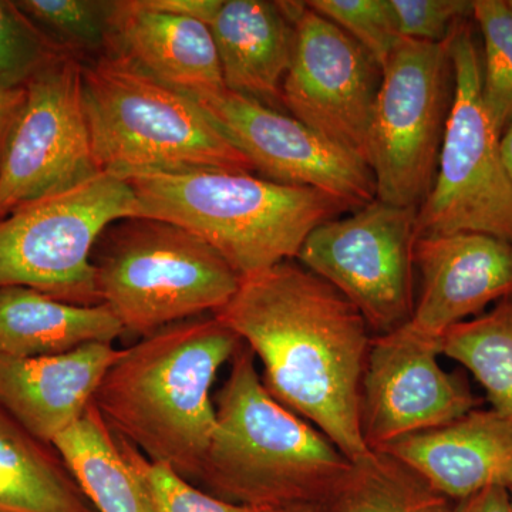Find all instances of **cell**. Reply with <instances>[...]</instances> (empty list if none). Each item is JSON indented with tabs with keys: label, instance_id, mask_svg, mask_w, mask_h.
I'll list each match as a JSON object with an SVG mask.
<instances>
[{
	"label": "cell",
	"instance_id": "6",
	"mask_svg": "<svg viewBox=\"0 0 512 512\" xmlns=\"http://www.w3.org/2000/svg\"><path fill=\"white\" fill-rule=\"evenodd\" d=\"M92 262L101 303L127 335L140 338L220 311L242 279L200 237L156 218L111 224L97 241Z\"/></svg>",
	"mask_w": 512,
	"mask_h": 512
},
{
	"label": "cell",
	"instance_id": "30",
	"mask_svg": "<svg viewBox=\"0 0 512 512\" xmlns=\"http://www.w3.org/2000/svg\"><path fill=\"white\" fill-rule=\"evenodd\" d=\"M400 35L417 42L443 43L454 30L473 18L467 0H390Z\"/></svg>",
	"mask_w": 512,
	"mask_h": 512
},
{
	"label": "cell",
	"instance_id": "36",
	"mask_svg": "<svg viewBox=\"0 0 512 512\" xmlns=\"http://www.w3.org/2000/svg\"><path fill=\"white\" fill-rule=\"evenodd\" d=\"M508 504H510V510L512 512V484L507 488Z\"/></svg>",
	"mask_w": 512,
	"mask_h": 512
},
{
	"label": "cell",
	"instance_id": "11",
	"mask_svg": "<svg viewBox=\"0 0 512 512\" xmlns=\"http://www.w3.org/2000/svg\"><path fill=\"white\" fill-rule=\"evenodd\" d=\"M83 63L66 53L25 87L0 161V220L100 174L84 110Z\"/></svg>",
	"mask_w": 512,
	"mask_h": 512
},
{
	"label": "cell",
	"instance_id": "18",
	"mask_svg": "<svg viewBox=\"0 0 512 512\" xmlns=\"http://www.w3.org/2000/svg\"><path fill=\"white\" fill-rule=\"evenodd\" d=\"M113 52L194 99L225 89L210 26L147 8L141 0H117Z\"/></svg>",
	"mask_w": 512,
	"mask_h": 512
},
{
	"label": "cell",
	"instance_id": "15",
	"mask_svg": "<svg viewBox=\"0 0 512 512\" xmlns=\"http://www.w3.org/2000/svg\"><path fill=\"white\" fill-rule=\"evenodd\" d=\"M414 262L421 288L409 323L431 338L512 295V244L504 239L474 232L420 237Z\"/></svg>",
	"mask_w": 512,
	"mask_h": 512
},
{
	"label": "cell",
	"instance_id": "33",
	"mask_svg": "<svg viewBox=\"0 0 512 512\" xmlns=\"http://www.w3.org/2000/svg\"><path fill=\"white\" fill-rule=\"evenodd\" d=\"M458 512H511L507 490L490 488L457 503Z\"/></svg>",
	"mask_w": 512,
	"mask_h": 512
},
{
	"label": "cell",
	"instance_id": "17",
	"mask_svg": "<svg viewBox=\"0 0 512 512\" xmlns=\"http://www.w3.org/2000/svg\"><path fill=\"white\" fill-rule=\"evenodd\" d=\"M120 353L113 343L99 342L62 355H0V407L36 439L53 444L82 419Z\"/></svg>",
	"mask_w": 512,
	"mask_h": 512
},
{
	"label": "cell",
	"instance_id": "29",
	"mask_svg": "<svg viewBox=\"0 0 512 512\" xmlns=\"http://www.w3.org/2000/svg\"><path fill=\"white\" fill-rule=\"evenodd\" d=\"M117 439L124 457L146 487L153 512H271L228 503L198 490L173 468L153 463L126 440Z\"/></svg>",
	"mask_w": 512,
	"mask_h": 512
},
{
	"label": "cell",
	"instance_id": "24",
	"mask_svg": "<svg viewBox=\"0 0 512 512\" xmlns=\"http://www.w3.org/2000/svg\"><path fill=\"white\" fill-rule=\"evenodd\" d=\"M440 355L466 367L491 409L512 420V295L440 338Z\"/></svg>",
	"mask_w": 512,
	"mask_h": 512
},
{
	"label": "cell",
	"instance_id": "7",
	"mask_svg": "<svg viewBox=\"0 0 512 512\" xmlns=\"http://www.w3.org/2000/svg\"><path fill=\"white\" fill-rule=\"evenodd\" d=\"M450 53L453 103L436 178L417 212V237L474 232L512 244V180L484 103L483 60L468 20L451 35Z\"/></svg>",
	"mask_w": 512,
	"mask_h": 512
},
{
	"label": "cell",
	"instance_id": "10",
	"mask_svg": "<svg viewBox=\"0 0 512 512\" xmlns=\"http://www.w3.org/2000/svg\"><path fill=\"white\" fill-rule=\"evenodd\" d=\"M417 212L376 198L313 229L296 256L338 289L376 336L402 328L413 316Z\"/></svg>",
	"mask_w": 512,
	"mask_h": 512
},
{
	"label": "cell",
	"instance_id": "25",
	"mask_svg": "<svg viewBox=\"0 0 512 512\" xmlns=\"http://www.w3.org/2000/svg\"><path fill=\"white\" fill-rule=\"evenodd\" d=\"M40 29L84 63L113 52L117 0H18Z\"/></svg>",
	"mask_w": 512,
	"mask_h": 512
},
{
	"label": "cell",
	"instance_id": "8",
	"mask_svg": "<svg viewBox=\"0 0 512 512\" xmlns=\"http://www.w3.org/2000/svg\"><path fill=\"white\" fill-rule=\"evenodd\" d=\"M137 217L130 184L100 173L0 220V288L25 286L73 305H99L92 255L103 232Z\"/></svg>",
	"mask_w": 512,
	"mask_h": 512
},
{
	"label": "cell",
	"instance_id": "9",
	"mask_svg": "<svg viewBox=\"0 0 512 512\" xmlns=\"http://www.w3.org/2000/svg\"><path fill=\"white\" fill-rule=\"evenodd\" d=\"M450 39H403L382 69L370 161L380 201L419 208L433 187L454 93Z\"/></svg>",
	"mask_w": 512,
	"mask_h": 512
},
{
	"label": "cell",
	"instance_id": "37",
	"mask_svg": "<svg viewBox=\"0 0 512 512\" xmlns=\"http://www.w3.org/2000/svg\"><path fill=\"white\" fill-rule=\"evenodd\" d=\"M508 3H510V6L512 8V0H508Z\"/></svg>",
	"mask_w": 512,
	"mask_h": 512
},
{
	"label": "cell",
	"instance_id": "12",
	"mask_svg": "<svg viewBox=\"0 0 512 512\" xmlns=\"http://www.w3.org/2000/svg\"><path fill=\"white\" fill-rule=\"evenodd\" d=\"M281 3L295 26L282 106L319 136L369 165L382 69L345 30L306 2Z\"/></svg>",
	"mask_w": 512,
	"mask_h": 512
},
{
	"label": "cell",
	"instance_id": "34",
	"mask_svg": "<svg viewBox=\"0 0 512 512\" xmlns=\"http://www.w3.org/2000/svg\"><path fill=\"white\" fill-rule=\"evenodd\" d=\"M501 151H503L505 167L512 180V124L501 136Z\"/></svg>",
	"mask_w": 512,
	"mask_h": 512
},
{
	"label": "cell",
	"instance_id": "2",
	"mask_svg": "<svg viewBox=\"0 0 512 512\" xmlns=\"http://www.w3.org/2000/svg\"><path fill=\"white\" fill-rule=\"evenodd\" d=\"M241 343L214 313L165 326L121 349L94 407L148 460L197 481L215 429L211 387Z\"/></svg>",
	"mask_w": 512,
	"mask_h": 512
},
{
	"label": "cell",
	"instance_id": "23",
	"mask_svg": "<svg viewBox=\"0 0 512 512\" xmlns=\"http://www.w3.org/2000/svg\"><path fill=\"white\" fill-rule=\"evenodd\" d=\"M325 510L458 512L457 503L434 490L412 468L384 451H372L369 456L352 463Z\"/></svg>",
	"mask_w": 512,
	"mask_h": 512
},
{
	"label": "cell",
	"instance_id": "16",
	"mask_svg": "<svg viewBox=\"0 0 512 512\" xmlns=\"http://www.w3.org/2000/svg\"><path fill=\"white\" fill-rule=\"evenodd\" d=\"M376 451L402 461L454 503L512 484V420L493 409L471 410Z\"/></svg>",
	"mask_w": 512,
	"mask_h": 512
},
{
	"label": "cell",
	"instance_id": "20",
	"mask_svg": "<svg viewBox=\"0 0 512 512\" xmlns=\"http://www.w3.org/2000/svg\"><path fill=\"white\" fill-rule=\"evenodd\" d=\"M126 335L109 306L73 305L25 286L0 288V355H62L89 345L113 343Z\"/></svg>",
	"mask_w": 512,
	"mask_h": 512
},
{
	"label": "cell",
	"instance_id": "32",
	"mask_svg": "<svg viewBox=\"0 0 512 512\" xmlns=\"http://www.w3.org/2000/svg\"><path fill=\"white\" fill-rule=\"evenodd\" d=\"M26 89L3 92L0 90V161L8 144L10 131L18 120L20 110L25 103Z\"/></svg>",
	"mask_w": 512,
	"mask_h": 512
},
{
	"label": "cell",
	"instance_id": "27",
	"mask_svg": "<svg viewBox=\"0 0 512 512\" xmlns=\"http://www.w3.org/2000/svg\"><path fill=\"white\" fill-rule=\"evenodd\" d=\"M67 52L19 8L0 0V90L25 89Z\"/></svg>",
	"mask_w": 512,
	"mask_h": 512
},
{
	"label": "cell",
	"instance_id": "13",
	"mask_svg": "<svg viewBox=\"0 0 512 512\" xmlns=\"http://www.w3.org/2000/svg\"><path fill=\"white\" fill-rule=\"evenodd\" d=\"M440 356V339L410 323L373 336L360 392V429L370 450L477 409L466 380L444 370Z\"/></svg>",
	"mask_w": 512,
	"mask_h": 512
},
{
	"label": "cell",
	"instance_id": "14",
	"mask_svg": "<svg viewBox=\"0 0 512 512\" xmlns=\"http://www.w3.org/2000/svg\"><path fill=\"white\" fill-rule=\"evenodd\" d=\"M195 100L268 180L326 192L353 211L376 200L375 177L366 161L291 114L227 89Z\"/></svg>",
	"mask_w": 512,
	"mask_h": 512
},
{
	"label": "cell",
	"instance_id": "26",
	"mask_svg": "<svg viewBox=\"0 0 512 512\" xmlns=\"http://www.w3.org/2000/svg\"><path fill=\"white\" fill-rule=\"evenodd\" d=\"M483 35V97L501 136L512 124V8L508 0H474Z\"/></svg>",
	"mask_w": 512,
	"mask_h": 512
},
{
	"label": "cell",
	"instance_id": "5",
	"mask_svg": "<svg viewBox=\"0 0 512 512\" xmlns=\"http://www.w3.org/2000/svg\"><path fill=\"white\" fill-rule=\"evenodd\" d=\"M83 101L99 173L255 171L194 97L161 83L120 53L83 63Z\"/></svg>",
	"mask_w": 512,
	"mask_h": 512
},
{
	"label": "cell",
	"instance_id": "1",
	"mask_svg": "<svg viewBox=\"0 0 512 512\" xmlns=\"http://www.w3.org/2000/svg\"><path fill=\"white\" fill-rule=\"evenodd\" d=\"M214 315L259 357L275 400L352 463L372 453L360 429L372 330L338 289L292 259L244 276Z\"/></svg>",
	"mask_w": 512,
	"mask_h": 512
},
{
	"label": "cell",
	"instance_id": "35",
	"mask_svg": "<svg viewBox=\"0 0 512 512\" xmlns=\"http://www.w3.org/2000/svg\"><path fill=\"white\" fill-rule=\"evenodd\" d=\"M271 512H326V510L325 507H320V505H299V507L284 508V510Z\"/></svg>",
	"mask_w": 512,
	"mask_h": 512
},
{
	"label": "cell",
	"instance_id": "22",
	"mask_svg": "<svg viewBox=\"0 0 512 512\" xmlns=\"http://www.w3.org/2000/svg\"><path fill=\"white\" fill-rule=\"evenodd\" d=\"M53 446L97 512H153L143 481L93 403Z\"/></svg>",
	"mask_w": 512,
	"mask_h": 512
},
{
	"label": "cell",
	"instance_id": "31",
	"mask_svg": "<svg viewBox=\"0 0 512 512\" xmlns=\"http://www.w3.org/2000/svg\"><path fill=\"white\" fill-rule=\"evenodd\" d=\"M147 8L171 15L201 20L210 25L222 5V0H141Z\"/></svg>",
	"mask_w": 512,
	"mask_h": 512
},
{
	"label": "cell",
	"instance_id": "28",
	"mask_svg": "<svg viewBox=\"0 0 512 512\" xmlns=\"http://www.w3.org/2000/svg\"><path fill=\"white\" fill-rule=\"evenodd\" d=\"M306 5L345 30L380 69L403 40L390 0H311Z\"/></svg>",
	"mask_w": 512,
	"mask_h": 512
},
{
	"label": "cell",
	"instance_id": "3",
	"mask_svg": "<svg viewBox=\"0 0 512 512\" xmlns=\"http://www.w3.org/2000/svg\"><path fill=\"white\" fill-rule=\"evenodd\" d=\"M350 466L322 431L269 394L242 342L215 399V429L198 483L214 497L256 510L325 507Z\"/></svg>",
	"mask_w": 512,
	"mask_h": 512
},
{
	"label": "cell",
	"instance_id": "21",
	"mask_svg": "<svg viewBox=\"0 0 512 512\" xmlns=\"http://www.w3.org/2000/svg\"><path fill=\"white\" fill-rule=\"evenodd\" d=\"M0 512H97L53 444L0 407Z\"/></svg>",
	"mask_w": 512,
	"mask_h": 512
},
{
	"label": "cell",
	"instance_id": "19",
	"mask_svg": "<svg viewBox=\"0 0 512 512\" xmlns=\"http://www.w3.org/2000/svg\"><path fill=\"white\" fill-rule=\"evenodd\" d=\"M228 92L276 109L295 49V26L281 2L222 0L210 23Z\"/></svg>",
	"mask_w": 512,
	"mask_h": 512
},
{
	"label": "cell",
	"instance_id": "4",
	"mask_svg": "<svg viewBox=\"0 0 512 512\" xmlns=\"http://www.w3.org/2000/svg\"><path fill=\"white\" fill-rule=\"evenodd\" d=\"M126 181L136 197L137 217L188 229L241 278L292 261L313 229L350 210L326 192L249 171L146 174Z\"/></svg>",
	"mask_w": 512,
	"mask_h": 512
}]
</instances>
